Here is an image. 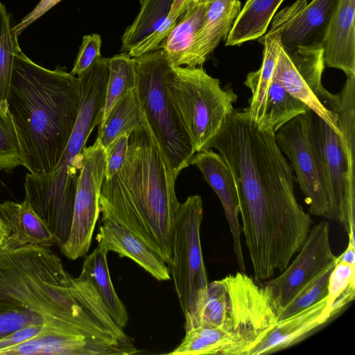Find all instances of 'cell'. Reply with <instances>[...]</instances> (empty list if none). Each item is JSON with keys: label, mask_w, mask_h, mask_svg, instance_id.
Segmentation results:
<instances>
[{"label": "cell", "mask_w": 355, "mask_h": 355, "mask_svg": "<svg viewBox=\"0 0 355 355\" xmlns=\"http://www.w3.org/2000/svg\"><path fill=\"white\" fill-rule=\"evenodd\" d=\"M61 0H41L35 8L26 15L19 24L12 27V31L19 35L26 28L42 17Z\"/></svg>", "instance_id": "74e56055"}, {"label": "cell", "mask_w": 355, "mask_h": 355, "mask_svg": "<svg viewBox=\"0 0 355 355\" xmlns=\"http://www.w3.org/2000/svg\"><path fill=\"white\" fill-rule=\"evenodd\" d=\"M108 251L98 246L83 261L82 270L93 285L114 322L121 328L126 327L128 315L124 304L112 284L108 264Z\"/></svg>", "instance_id": "cb8c5ba5"}, {"label": "cell", "mask_w": 355, "mask_h": 355, "mask_svg": "<svg viewBox=\"0 0 355 355\" xmlns=\"http://www.w3.org/2000/svg\"><path fill=\"white\" fill-rule=\"evenodd\" d=\"M147 124L137 87L125 94L114 105L103 125L98 127L96 139L106 150L120 135Z\"/></svg>", "instance_id": "d4e9b609"}, {"label": "cell", "mask_w": 355, "mask_h": 355, "mask_svg": "<svg viewBox=\"0 0 355 355\" xmlns=\"http://www.w3.org/2000/svg\"><path fill=\"white\" fill-rule=\"evenodd\" d=\"M101 222L96 236L98 246L130 259L158 281L171 279L166 263L141 239L112 220Z\"/></svg>", "instance_id": "d6986e66"}, {"label": "cell", "mask_w": 355, "mask_h": 355, "mask_svg": "<svg viewBox=\"0 0 355 355\" xmlns=\"http://www.w3.org/2000/svg\"><path fill=\"white\" fill-rule=\"evenodd\" d=\"M9 354L97 355V352L80 338L44 331L33 338L0 350V355Z\"/></svg>", "instance_id": "484cf974"}, {"label": "cell", "mask_w": 355, "mask_h": 355, "mask_svg": "<svg viewBox=\"0 0 355 355\" xmlns=\"http://www.w3.org/2000/svg\"><path fill=\"white\" fill-rule=\"evenodd\" d=\"M203 218L202 198L189 196L179 205L174 220L172 261L168 267L184 315L193 306L198 293L209 283L204 263L200 225Z\"/></svg>", "instance_id": "9c48e42d"}, {"label": "cell", "mask_w": 355, "mask_h": 355, "mask_svg": "<svg viewBox=\"0 0 355 355\" xmlns=\"http://www.w3.org/2000/svg\"><path fill=\"white\" fill-rule=\"evenodd\" d=\"M19 166L23 162L13 122L8 114L0 112V171L11 172Z\"/></svg>", "instance_id": "d6a6232c"}, {"label": "cell", "mask_w": 355, "mask_h": 355, "mask_svg": "<svg viewBox=\"0 0 355 355\" xmlns=\"http://www.w3.org/2000/svg\"><path fill=\"white\" fill-rule=\"evenodd\" d=\"M108 67L105 105L99 126L103 124L116 103L128 92L135 89L137 85L135 60L127 53L110 58Z\"/></svg>", "instance_id": "f1b7e54d"}, {"label": "cell", "mask_w": 355, "mask_h": 355, "mask_svg": "<svg viewBox=\"0 0 355 355\" xmlns=\"http://www.w3.org/2000/svg\"><path fill=\"white\" fill-rule=\"evenodd\" d=\"M350 293H355V265L338 261L329 279L328 301L333 304L340 297Z\"/></svg>", "instance_id": "836d02e7"}, {"label": "cell", "mask_w": 355, "mask_h": 355, "mask_svg": "<svg viewBox=\"0 0 355 355\" xmlns=\"http://www.w3.org/2000/svg\"><path fill=\"white\" fill-rule=\"evenodd\" d=\"M106 166V150L98 139L83 150L69 236L61 252L71 260L88 252L100 214L99 194Z\"/></svg>", "instance_id": "8fae6325"}, {"label": "cell", "mask_w": 355, "mask_h": 355, "mask_svg": "<svg viewBox=\"0 0 355 355\" xmlns=\"http://www.w3.org/2000/svg\"><path fill=\"white\" fill-rule=\"evenodd\" d=\"M338 313L327 296L309 307L279 320L252 355L269 354L288 348Z\"/></svg>", "instance_id": "2e32d148"}, {"label": "cell", "mask_w": 355, "mask_h": 355, "mask_svg": "<svg viewBox=\"0 0 355 355\" xmlns=\"http://www.w3.org/2000/svg\"><path fill=\"white\" fill-rule=\"evenodd\" d=\"M282 307L272 289L245 272L208 283L184 315V329H214L218 354L252 355L279 320Z\"/></svg>", "instance_id": "277c9868"}, {"label": "cell", "mask_w": 355, "mask_h": 355, "mask_svg": "<svg viewBox=\"0 0 355 355\" xmlns=\"http://www.w3.org/2000/svg\"><path fill=\"white\" fill-rule=\"evenodd\" d=\"M0 226L2 227V225H1V219H0Z\"/></svg>", "instance_id": "b9f144b4"}, {"label": "cell", "mask_w": 355, "mask_h": 355, "mask_svg": "<svg viewBox=\"0 0 355 355\" xmlns=\"http://www.w3.org/2000/svg\"><path fill=\"white\" fill-rule=\"evenodd\" d=\"M338 261L355 265V241L354 239H349L346 250L339 256Z\"/></svg>", "instance_id": "f35d334b"}, {"label": "cell", "mask_w": 355, "mask_h": 355, "mask_svg": "<svg viewBox=\"0 0 355 355\" xmlns=\"http://www.w3.org/2000/svg\"><path fill=\"white\" fill-rule=\"evenodd\" d=\"M257 40L263 45L262 63L258 70L251 71L246 76L244 85L250 89L252 95L248 106L243 111L260 125L282 44L279 35L276 32H266Z\"/></svg>", "instance_id": "44dd1931"}, {"label": "cell", "mask_w": 355, "mask_h": 355, "mask_svg": "<svg viewBox=\"0 0 355 355\" xmlns=\"http://www.w3.org/2000/svg\"><path fill=\"white\" fill-rule=\"evenodd\" d=\"M101 45L102 41L98 34L85 35L71 73L74 76H78L88 69L96 59L101 56Z\"/></svg>", "instance_id": "e575fe53"}, {"label": "cell", "mask_w": 355, "mask_h": 355, "mask_svg": "<svg viewBox=\"0 0 355 355\" xmlns=\"http://www.w3.org/2000/svg\"><path fill=\"white\" fill-rule=\"evenodd\" d=\"M308 110L304 103L290 94L274 76L268 92L263 121L259 126L275 134L288 121Z\"/></svg>", "instance_id": "4316f807"}, {"label": "cell", "mask_w": 355, "mask_h": 355, "mask_svg": "<svg viewBox=\"0 0 355 355\" xmlns=\"http://www.w3.org/2000/svg\"><path fill=\"white\" fill-rule=\"evenodd\" d=\"M315 123L328 182L331 220L343 227L348 238L354 237L355 175L349 170L341 135L316 115Z\"/></svg>", "instance_id": "7c38bea8"}, {"label": "cell", "mask_w": 355, "mask_h": 355, "mask_svg": "<svg viewBox=\"0 0 355 355\" xmlns=\"http://www.w3.org/2000/svg\"><path fill=\"white\" fill-rule=\"evenodd\" d=\"M338 260L330 245L329 223L323 220L311 227L293 261L279 275L264 283L283 309L308 282Z\"/></svg>", "instance_id": "4fadbf2b"}, {"label": "cell", "mask_w": 355, "mask_h": 355, "mask_svg": "<svg viewBox=\"0 0 355 355\" xmlns=\"http://www.w3.org/2000/svg\"><path fill=\"white\" fill-rule=\"evenodd\" d=\"M109 58L100 57L77 77L81 103L75 127L55 169L50 173H28L24 182L26 200L62 245L69 236L83 150L101 123L109 75Z\"/></svg>", "instance_id": "5b68a950"}, {"label": "cell", "mask_w": 355, "mask_h": 355, "mask_svg": "<svg viewBox=\"0 0 355 355\" xmlns=\"http://www.w3.org/2000/svg\"><path fill=\"white\" fill-rule=\"evenodd\" d=\"M165 86L195 153L209 148L234 110L236 94L223 89L219 80L209 75L202 67L171 65Z\"/></svg>", "instance_id": "8992f818"}, {"label": "cell", "mask_w": 355, "mask_h": 355, "mask_svg": "<svg viewBox=\"0 0 355 355\" xmlns=\"http://www.w3.org/2000/svg\"><path fill=\"white\" fill-rule=\"evenodd\" d=\"M179 16L180 15L174 17L168 15L157 29L132 47L127 53L130 57L135 58L158 49L176 24Z\"/></svg>", "instance_id": "d590c367"}, {"label": "cell", "mask_w": 355, "mask_h": 355, "mask_svg": "<svg viewBox=\"0 0 355 355\" xmlns=\"http://www.w3.org/2000/svg\"><path fill=\"white\" fill-rule=\"evenodd\" d=\"M202 26L180 67H202L220 42L225 40L241 9L240 0H207Z\"/></svg>", "instance_id": "ffe728a7"}, {"label": "cell", "mask_w": 355, "mask_h": 355, "mask_svg": "<svg viewBox=\"0 0 355 355\" xmlns=\"http://www.w3.org/2000/svg\"><path fill=\"white\" fill-rule=\"evenodd\" d=\"M284 1L247 0L232 24L225 46H240L262 37Z\"/></svg>", "instance_id": "603a6c76"}, {"label": "cell", "mask_w": 355, "mask_h": 355, "mask_svg": "<svg viewBox=\"0 0 355 355\" xmlns=\"http://www.w3.org/2000/svg\"><path fill=\"white\" fill-rule=\"evenodd\" d=\"M0 219L3 236L0 246L14 250L26 246L51 247L54 236L30 204L24 200L0 203Z\"/></svg>", "instance_id": "e0dca14e"}, {"label": "cell", "mask_w": 355, "mask_h": 355, "mask_svg": "<svg viewBox=\"0 0 355 355\" xmlns=\"http://www.w3.org/2000/svg\"><path fill=\"white\" fill-rule=\"evenodd\" d=\"M31 325H42L47 330H58L62 324L60 319L34 310L0 309V338Z\"/></svg>", "instance_id": "4dcf8cb0"}, {"label": "cell", "mask_w": 355, "mask_h": 355, "mask_svg": "<svg viewBox=\"0 0 355 355\" xmlns=\"http://www.w3.org/2000/svg\"><path fill=\"white\" fill-rule=\"evenodd\" d=\"M315 116L309 109L279 129L275 137L296 175L309 214L331 220L328 182Z\"/></svg>", "instance_id": "ba28073f"}, {"label": "cell", "mask_w": 355, "mask_h": 355, "mask_svg": "<svg viewBox=\"0 0 355 355\" xmlns=\"http://www.w3.org/2000/svg\"><path fill=\"white\" fill-rule=\"evenodd\" d=\"M128 135H120L105 150V179L112 178L123 166L128 150Z\"/></svg>", "instance_id": "8d00e7d4"}, {"label": "cell", "mask_w": 355, "mask_h": 355, "mask_svg": "<svg viewBox=\"0 0 355 355\" xmlns=\"http://www.w3.org/2000/svg\"><path fill=\"white\" fill-rule=\"evenodd\" d=\"M140 10L121 37L122 53L128 51L157 29L168 17L173 0H139Z\"/></svg>", "instance_id": "83f0119b"}, {"label": "cell", "mask_w": 355, "mask_h": 355, "mask_svg": "<svg viewBox=\"0 0 355 355\" xmlns=\"http://www.w3.org/2000/svg\"><path fill=\"white\" fill-rule=\"evenodd\" d=\"M3 234H4L3 229L2 227H0V243L3 239Z\"/></svg>", "instance_id": "60d3db41"}, {"label": "cell", "mask_w": 355, "mask_h": 355, "mask_svg": "<svg viewBox=\"0 0 355 355\" xmlns=\"http://www.w3.org/2000/svg\"><path fill=\"white\" fill-rule=\"evenodd\" d=\"M175 180L147 123L129 134L123 165L112 178H103L99 194L101 220H112L130 231L168 267L180 205Z\"/></svg>", "instance_id": "7a4b0ae2"}, {"label": "cell", "mask_w": 355, "mask_h": 355, "mask_svg": "<svg viewBox=\"0 0 355 355\" xmlns=\"http://www.w3.org/2000/svg\"><path fill=\"white\" fill-rule=\"evenodd\" d=\"M81 103L78 77L64 68L48 69L17 51L8 96V112L29 173H51L71 137Z\"/></svg>", "instance_id": "3957f363"}, {"label": "cell", "mask_w": 355, "mask_h": 355, "mask_svg": "<svg viewBox=\"0 0 355 355\" xmlns=\"http://www.w3.org/2000/svg\"><path fill=\"white\" fill-rule=\"evenodd\" d=\"M324 67L322 48L285 51L282 46L274 76L290 94L341 135L337 115L334 112L339 101V94H333L323 87Z\"/></svg>", "instance_id": "30bf717a"}, {"label": "cell", "mask_w": 355, "mask_h": 355, "mask_svg": "<svg viewBox=\"0 0 355 355\" xmlns=\"http://www.w3.org/2000/svg\"><path fill=\"white\" fill-rule=\"evenodd\" d=\"M355 0H340L326 33L322 49L325 66L355 76Z\"/></svg>", "instance_id": "ac0fdd59"}, {"label": "cell", "mask_w": 355, "mask_h": 355, "mask_svg": "<svg viewBox=\"0 0 355 355\" xmlns=\"http://www.w3.org/2000/svg\"><path fill=\"white\" fill-rule=\"evenodd\" d=\"M207 0H188L176 24L159 46L163 49L174 67H180L181 62L190 51L200 32L207 9Z\"/></svg>", "instance_id": "7402d4cb"}, {"label": "cell", "mask_w": 355, "mask_h": 355, "mask_svg": "<svg viewBox=\"0 0 355 355\" xmlns=\"http://www.w3.org/2000/svg\"><path fill=\"white\" fill-rule=\"evenodd\" d=\"M340 0H296L276 13L267 32L279 34L285 51L319 49Z\"/></svg>", "instance_id": "5bb4252c"}, {"label": "cell", "mask_w": 355, "mask_h": 355, "mask_svg": "<svg viewBox=\"0 0 355 355\" xmlns=\"http://www.w3.org/2000/svg\"><path fill=\"white\" fill-rule=\"evenodd\" d=\"M17 35L13 32L5 6L0 3V112H8V96L14 59L19 48Z\"/></svg>", "instance_id": "f546056e"}, {"label": "cell", "mask_w": 355, "mask_h": 355, "mask_svg": "<svg viewBox=\"0 0 355 355\" xmlns=\"http://www.w3.org/2000/svg\"><path fill=\"white\" fill-rule=\"evenodd\" d=\"M234 178L241 230L254 277L282 272L301 248L313 220L297 202L293 171L275 134L234 110L212 140Z\"/></svg>", "instance_id": "6da1fadb"}, {"label": "cell", "mask_w": 355, "mask_h": 355, "mask_svg": "<svg viewBox=\"0 0 355 355\" xmlns=\"http://www.w3.org/2000/svg\"><path fill=\"white\" fill-rule=\"evenodd\" d=\"M337 262L331 264L300 290L282 309L279 320L309 307L326 297L328 294L329 276Z\"/></svg>", "instance_id": "1f68e13d"}, {"label": "cell", "mask_w": 355, "mask_h": 355, "mask_svg": "<svg viewBox=\"0 0 355 355\" xmlns=\"http://www.w3.org/2000/svg\"><path fill=\"white\" fill-rule=\"evenodd\" d=\"M190 164L196 166L203 179L218 196L232 236L233 250L240 271H246L241 245L239 204L232 172L223 157L211 148L196 153Z\"/></svg>", "instance_id": "9a60e30c"}, {"label": "cell", "mask_w": 355, "mask_h": 355, "mask_svg": "<svg viewBox=\"0 0 355 355\" xmlns=\"http://www.w3.org/2000/svg\"><path fill=\"white\" fill-rule=\"evenodd\" d=\"M188 0H173L171 11L168 14L171 17L180 15L184 5Z\"/></svg>", "instance_id": "ab89813d"}, {"label": "cell", "mask_w": 355, "mask_h": 355, "mask_svg": "<svg viewBox=\"0 0 355 355\" xmlns=\"http://www.w3.org/2000/svg\"><path fill=\"white\" fill-rule=\"evenodd\" d=\"M134 60L137 93L147 123L177 178L190 165L195 151L166 89V75L173 64L163 49Z\"/></svg>", "instance_id": "52a82bcc"}]
</instances>
